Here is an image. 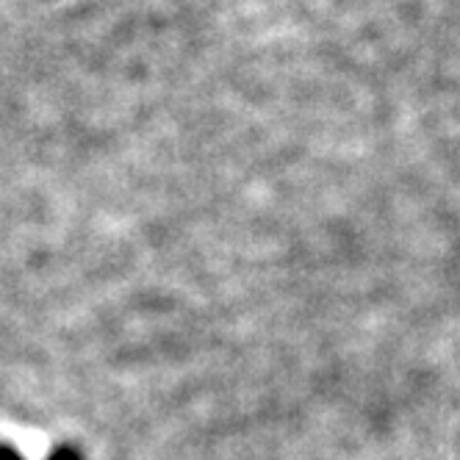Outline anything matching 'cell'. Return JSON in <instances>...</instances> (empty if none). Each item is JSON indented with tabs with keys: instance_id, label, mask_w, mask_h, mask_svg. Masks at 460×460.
I'll list each match as a JSON object with an SVG mask.
<instances>
[{
	"instance_id": "1",
	"label": "cell",
	"mask_w": 460,
	"mask_h": 460,
	"mask_svg": "<svg viewBox=\"0 0 460 460\" xmlns=\"http://www.w3.org/2000/svg\"><path fill=\"white\" fill-rule=\"evenodd\" d=\"M0 460H22V455H20L17 449L6 447V444H0ZM48 460H84V457H81V452L73 449V447H56V449L50 452Z\"/></svg>"
}]
</instances>
